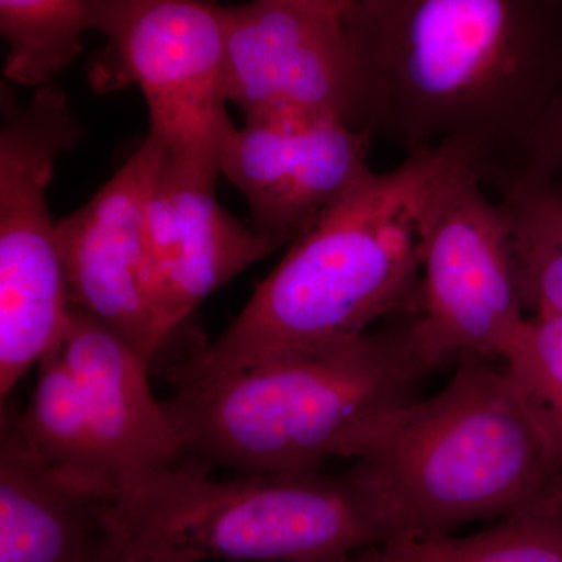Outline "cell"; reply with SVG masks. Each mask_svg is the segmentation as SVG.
<instances>
[{
  "label": "cell",
  "instance_id": "6da1fadb",
  "mask_svg": "<svg viewBox=\"0 0 562 562\" xmlns=\"http://www.w3.org/2000/svg\"><path fill=\"white\" fill-rule=\"evenodd\" d=\"M360 125L405 155L449 147L487 190L530 166L562 91L558 0H353Z\"/></svg>",
  "mask_w": 562,
  "mask_h": 562
},
{
  "label": "cell",
  "instance_id": "7a4b0ae2",
  "mask_svg": "<svg viewBox=\"0 0 562 562\" xmlns=\"http://www.w3.org/2000/svg\"><path fill=\"white\" fill-rule=\"evenodd\" d=\"M449 147L372 171L295 241L216 341L194 350L173 382L210 379L308 353L413 313L425 221L454 169Z\"/></svg>",
  "mask_w": 562,
  "mask_h": 562
},
{
  "label": "cell",
  "instance_id": "3957f363",
  "mask_svg": "<svg viewBox=\"0 0 562 562\" xmlns=\"http://www.w3.org/2000/svg\"><path fill=\"white\" fill-rule=\"evenodd\" d=\"M427 368L405 324L210 379L180 380L162 402L177 464L211 472H319L353 460L373 431L420 398Z\"/></svg>",
  "mask_w": 562,
  "mask_h": 562
},
{
  "label": "cell",
  "instance_id": "277c9868",
  "mask_svg": "<svg viewBox=\"0 0 562 562\" xmlns=\"http://www.w3.org/2000/svg\"><path fill=\"white\" fill-rule=\"evenodd\" d=\"M353 465L375 498L387 542L503 519L562 487L522 391L503 362L484 358L458 362L441 391L380 425Z\"/></svg>",
  "mask_w": 562,
  "mask_h": 562
},
{
  "label": "cell",
  "instance_id": "5b68a950",
  "mask_svg": "<svg viewBox=\"0 0 562 562\" xmlns=\"http://www.w3.org/2000/svg\"><path fill=\"white\" fill-rule=\"evenodd\" d=\"M114 562H333L387 542L372 492L342 473H239L176 464L110 508Z\"/></svg>",
  "mask_w": 562,
  "mask_h": 562
},
{
  "label": "cell",
  "instance_id": "8992f818",
  "mask_svg": "<svg viewBox=\"0 0 562 562\" xmlns=\"http://www.w3.org/2000/svg\"><path fill=\"white\" fill-rule=\"evenodd\" d=\"M512 232L471 166L443 181L425 221L420 279L405 328L428 372L468 358L505 364L527 330Z\"/></svg>",
  "mask_w": 562,
  "mask_h": 562
},
{
  "label": "cell",
  "instance_id": "52a82bcc",
  "mask_svg": "<svg viewBox=\"0 0 562 562\" xmlns=\"http://www.w3.org/2000/svg\"><path fill=\"white\" fill-rule=\"evenodd\" d=\"M92 31L109 40L91 70L98 90L136 85L150 131L171 155L220 161L235 128L224 90L222 7L202 0H94Z\"/></svg>",
  "mask_w": 562,
  "mask_h": 562
},
{
  "label": "cell",
  "instance_id": "ba28073f",
  "mask_svg": "<svg viewBox=\"0 0 562 562\" xmlns=\"http://www.w3.org/2000/svg\"><path fill=\"white\" fill-rule=\"evenodd\" d=\"M353 0H250L222 7L224 90L246 122L360 125V87L347 36Z\"/></svg>",
  "mask_w": 562,
  "mask_h": 562
},
{
  "label": "cell",
  "instance_id": "9c48e42d",
  "mask_svg": "<svg viewBox=\"0 0 562 562\" xmlns=\"http://www.w3.org/2000/svg\"><path fill=\"white\" fill-rule=\"evenodd\" d=\"M168 146L150 131L98 194L57 222L70 303L102 321L147 362L161 350L147 206Z\"/></svg>",
  "mask_w": 562,
  "mask_h": 562
},
{
  "label": "cell",
  "instance_id": "30bf717a",
  "mask_svg": "<svg viewBox=\"0 0 562 562\" xmlns=\"http://www.w3.org/2000/svg\"><path fill=\"white\" fill-rule=\"evenodd\" d=\"M57 157L21 144L0 155V397L57 344L70 297L47 188Z\"/></svg>",
  "mask_w": 562,
  "mask_h": 562
},
{
  "label": "cell",
  "instance_id": "8fae6325",
  "mask_svg": "<svg viewBox=\"0 0 562 562\" xmlns=\"http://www.w3.org/2000/svg\"><path fill=\"white\" fill-rule=\"evenodd\" d=\"M217 161L166 155L147 206L160 347L214 291L277 247L216 199Z\"/></svg>",
  "mask_w": 562,
  "mask_h": 562
},
{
  "label": "cell",
  "instance_id": "7c38bea8",
  "mask_svg": "<svg viewBox=\"0 0 562 562\" xmlns=\"http://www.w3.org/2000/svg\"><path fill=\"white\" fill-rule=\"evenodd\" d=\"M373 139L341 121L246 122L225 139L221 176L246 198L255 232L279 250L372 171Z\"/></svg>",
  "mask_w": 562,
  "mask_h": 562
},
{
  "label": "cell",
  "instance_id": "4fadbf2b",
  "mask_svg": "<svg viewBox=\"0 0 562 562\" xmlns=\"http://www.w3.org/2000/svg\"><path fill=\"white\" fill-rule=\"evenodd\" d=\"M76 380L103 476L117 498L179 462V443L149 383V362L70 303L52 347ZM114 501V502H116Z\"/></svg>",
  "mask_w": 562,
  "mask_h": 562
},
{
  "label": "cell",
  "instance_id": "5bb4252c",
  "mask_svg": "<svg viewBox=\"0 0 562 562\" xmlns=\"http://www.w3.org/2000/svg\"><path fill=\"white\" fill-rule=\"evenodd\" d=\"M114 498L0 443V562H114Z\"/></svg>",
  "mask_w": 562,
  "mask_h": 562
},
{
  "label": "cell",
  "instance_id": "9a60e30c",
  "mask_svg": "<svg viewBox=\"0 0 562 562\" xmlns=\"http://www.w3.org/2000/svg\"><path fill=\"white\" fill-rule=\"evenodd\" d=\"M347 562H562V487L486 530L398 539Z\"/></svg>",
  "mask_w": 562,
  "mask_h": 562
},
{
  "label": "cell",
  "instance_id": "2e32d148",
  "mask_svg": "<svg viewBox=\"0 0 562 562\" xmlns=\"http://www.w3.org/2000/svg\"><path fill=\"white\" fill-rule=\"evenodd\" d=\"M36 366L38 379L31 402L13 424L3 428L2 438L116 501L99 464L76 380L54 350Z\"/></svg>",
  "mask_w": 562,
  "mask_h": 562
},
{
  "label": "cell",
  "instance_id": "e0dca14e",
  "mask_svg": "<svg viewBox=\"0 0 562 562\" xmlns=\"http://www.w3.org/2000/svg\"><path fill=\"white\" fill-rule=\"evenodd\" d=\"M528 314L562 317V184L528 168L497 191Z\"/></svg>",
  "mask_w": 562,
  "mask_h": 562
},
{
  "label": "cell",
  "instance_id": "ac0fdd59",
  "mask_svg": "<svg viewBox=\"0 0 562 562\" xmlns=\"http://www.w3.org/2000/svg\"><path fill=\"white\" fill-rule=\"evenodd\" d=\"M94 0H0V32L9 44L3 79L32 87L54 83L83 49Z\"/></svg>",
  "mask_w": 562,
  "mask_h": 562
},
{
  "label": "cell",
  "instance_id": "d6986e66",
  "mask_svg": "<svg viewBox=\"0 0 562 562\" xmlns=\"http://www.w3.org/2000/svg\"><path fill=\"white\" fill-rule=\"evenodd\" d=\"M506 369L527 398L562 472V317L528 314Z\"/></svg>",
  "mask_w": 562,
  "mask_h": 562
},
{
  "label": "cell",
  "instance_id": "ffe728a7",
  "mask_svg": "<svg viewBox=\"0 0 562 562\" xmlns=\"http://www.w3.org/2000/svg\"><path fill=\"white\" fill-rule=\"evenodd\" d=\"M558 177L562 173V91L550 103L532 138L530 166Z\"/></svg>",
  "mask_w": 562,
  "mask_h": 562
},
{
  "label": "cell",
  "instance_id": "44dd1931",
  "mask_svg": "<svg viewBox=\"0 0 562 562\" xmlns=\"http://www.w3.org/2000/svg\"><path fill=\"white\" fill-rule=\"evenodd\" d=\"M349 558H346V560H339V561H333V562H347V560H349Z\"/></svg>",
  "mask_w": 562,
  "mask_h": 562
},
{
  "label": "cell",
  "instance_id": "7402d4cb",
  "mask_svg": "<svg viewBox=\"0 0 562 562\" xmlns=\"http://www.w3.org/2000/svg\"><path fill=\"white\" fill-rule=\"evenodd\" d=\"M558 2H560V3H561V5H562V0H558Z\"/></svg>",
  "mask_w": 562,
  "mask_h": 562
}]
</instances>
